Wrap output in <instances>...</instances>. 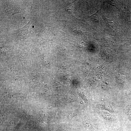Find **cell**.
<instances>
[{
    "mask_svg": "<svg viewBox=\"0 0 131 131\" xmlns=\"http://www.w3.org/2000/svg\"><path fill=\"white\" fill-rule=\"evenodd\" d=\"M101 116L105 120L108 121H113L116 119L115 116L109 112L102 111L100 113Z\"/></svg>",
    "mask_w": 131,
    "mask_h": 131,
    "instance_id": "obj_2",
    "label": "cell"
},
{
    "mask_svg": "<svg viewBox=\"0 0 131 131\" xmlns=\"http://www.w3.org/2000/svg\"><path fill=\"white\" fill-rule=\"evenodd\" d=\"M98 106L100 109L106 110L110 113H113L114 111L113 106L109 103H101Z\"/></svg>",
    "mask_w": 131,
    "mask_h": 131,
    "instance_id": "obj_1",
    "label": "cell"
},
{
    "mask_svg": "<svg viewBox=\"0 0 131 131\" xmlns=\"http://www.w3.org/2000/svg\"><path fill=\"white\" fill-rule=\"evenodd\" d=\"M127 115L128 119L131 123V106L129 105L127 108Z\"/></svg>",
    "mask_w": 131,
    "mask_h": 131,
    "instance_id": "obj_3",
    "label": "cell"
},
{
    "mask_svg": "<svg viewBox=\"0 0 131 131\" xmlns=\"http://www.w3.org/2000/svg\"><path fill=\"white\" fill-rule=\"evenodd\" d=\"M86 126L88 128H90L91 127V123L89 121H86L85 122Z\"/></svg>",
    "mask_w": 131,
    "mask_h": 131,
    "instance_id": "obj_4",
    "label": "cell"
},
{
    "mask_svg": "<svg viewBox=\"0 0 131 131\" xmlns=\"http://www.w3.org/2000/svg\"></svg>",
    "mask_w": 131,
    "mask_h": 131,
    "instance_id": "obj_5",
    "label": "cell"
}]
</instances>
